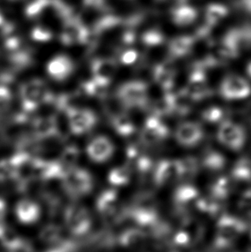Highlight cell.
Returning a JSON list of instances; mask_svg holds the SVG:
<instances>
[{"mask_svg": "<svg viewBox=\"0 0 251 252\" xmlns=\"http://www.w3.org/2000/svg\"><path fill=\"white\" fill-rule=\"evenodd\" d=\"M116 70V63L109 59H98L92 63V72L94 75L93 79L105 85L109 84Z\"/></svg>", "mask_w": 251, "mask_h": 252, "instance_id": "cell-12", "label": "cell"}, {"mask_svg": "<svg viewBox=\"0 0 251 252\" xmlns=\"http://www.w3.org/2000/svg\"><path fill=\"white\" fill-rule=\"evenodd\" d=\"M91 34L78 17H74L64 21V25L61 34V41L65 46L84 44L88 41Z\"/></svg>", "mask_w": 251, "mask_h": 252, "instance_id": "cell-4", "label": "cell"}, {"mask_svg": "<svg viewBox=\"0 0 251 252\" xmlns=\"http://www.w3.org/2000/svg\"><path fill=\"white\" fill-rule=\"evenodd\" d=\"M118 24H120L119 17L111 16V15L104 16L95 22L94 25V32L95 34H100L104 31H108L109 29H112Z\"/></svg>", "mask_w": 251, "mask_h": 252, "instance_id": "cell-22", "label": "cell"}, {"mask_svg": "<svg viewBox=\"0 0 251 252\" xmlns=\"http://www.w3.org/2000/svg\"><path fill=\"white\" fill-rule=\"evenodd\" d=\"M109 178L110 183L116 185L126 184L129 179L128 170L125 168H116L110 172Z\"/></svg>", "mask_w": 251, "mask_h": 252, "instance_id": "cell-26", "label": "cell"}, {"mask_svg": "<svg viewBox=\"0 0 251 252\" xmlns=\"http://www.w3.org/2000/svg\"><path fill=\"white\" fill-rule=\"evenodd\" d=\"M74 71V62L67 55H56L47 65V73L57 82H64L73 74Z\"/></svg>", "mask_w": 251, "mask_h": 252, "instance_id": "cell-5", "label": "cell"}, {"mask_svg": "<svg viewBox=\"0 0 251 252\" xmlns=\"http://www.w3.org/2000/svg\"><path fill=\"white\" fill-rule=\"evenodd\" d=\"M118 95L126 105H140L146 100V87L139 83H129L120 88Z\"/></svg>", "mask_w": 251, "mask_h": 252, "instance_id": "cell-8", "label": "cell"}, {"mask_svg": "<svg viewBox=\"0 0 251 252\" xmlns=\"http://www.w3.org/2000/svg\"><path fill=\"white\" fill-rule=\"evenodd\" d=\"M163 34L159 31H147L143 35L142 40L146 44L154 45L160 44L163 41Z\"/></svg>", "mask_w": 251, "mask_h": 252, "instance_id": "cell-27", "label": "cell"}, {"mask_svg": "<svg viewBox=\"0 0 251 252\" xmlns=\"http://www.w3.org/2000/svg\"><path fill=\"white\" fill-rule=\"evenodd\" d=\"M245 6L251 12V0H245Z\"/></svg>", "mask_w": 251, "mask_h": 252, "instance_id": "cell-32", "label": "cell"}, {"mask_svg": "<svg viewBox=\"0 0 251 252\" xmlns=\"http://www.w3.org/2000/svg\"><path fill=\"white\" fill-rule=\"evenodd\" d=\"M4 24V20H3V15L0 12V26H2Z\"/></svg>", "mask_w": 251, "mask_h": 252, "instance_id": "cell-33", "label": "cell"}, {"mask_svg": "<svg viewBox=\"0 0 251 252\" xmlns=\"http://www.w3.org/2000/svg\"><path fill=\"white\" fill-rule=\"evenodd\" d=\"M47 1H48V2H50V3H51L52 4V3H53V2L55 1V0H47Z\"/></svg>", "mask_w": 251, "mask_h": 252, "instance_id": "cell-34", "label": "cell"}, {"mask_svg": "<svg viewBox=\"0 0 251 252\" xmlns=\"http://www.w3.org/2000/svg\"><path fill=\"white\" fill-rule=\"evenodd\" d=\"M114 125H115V127L117 129V131L120 133H123V134H127L132 130V125H131L128 119L123 117V116L117 118L115 121Z\"/></svg>", "mask_w": 251, "mask_h": 252, "instance_id": "cell-28", "label": "cell"}, {"mask_svg": "<svg viewBox=\"0 0 251 252\" xmlns=\"http://www.w3.org/2000/svg\"><path fill=\"white\" fill-rule=\"evenodd\" d=\"M5 211V204L1 199H0V215L3 214V212Z\"/></svg>", "mask_w": 251, "mask_h": 252, "instance_id": "cell-31", "label": "cell"}, {"mask_svg": "<svg viewBox=\"0 0 251 252\" xmlns=\"http://www.w3.org/2000/svg\"><path fill=\"white\" fill-rule=\"evenodd\" d=\"M136 57H137V53L133 50H129L124 53L122 60L126 64H129V63H132L133 61H135Z\"/></svg>", "mask_w": 251, "mask_h": 252, "instance_id": "cell-30", "label": "cell"}, {"mask_svg": "<svg viewBox=\"0 0 251 252\" xmlns=\"http://www.w3.org/2000/svg\"><path fill=\"white\" fill-rule=\"evenodd\" d=\"M219 139L225 146L238 149L244 144L245 133L241 127L237 125L230 123H224L219 132Z\"/></svg>", "mask_w": 251, "mask_h": 252, "instance_id": "cell-9", "label": "cell"}, {"mask_svg": "<svg viewBox=\"0 0 251 252\" xmlns=\"http://www.w3.org/2000/svg\"><path fill=\"white\" fill-rule=\"evenodd\" d=\"M10 1H13V2H16V1H21V0H10Z\"/></svg>", "mask_w": 251, "mask_h": 252, "instance_id": "cell-35", "label": "cell"}, {"mask_svg": "<svg viewBox=\"0 0 251 252\" xmlns=\"http://www.w3.org/2000/svg\"><path fill=\"white\" fill-rule=\"evenodd\" d=\"M16 214L21 221L30 224L37 220L41 215V209L36 202L30 199H24L17 203Z\"/></svg>", "mask_w": 251, "mask_h": 252, "instance_id": "cell-11", "label": "cell"}, {"mask_svg": "<svg viewBox=\"0 0 251 252\" xmlns=\"http://www.w3.org/2000/svg\"><path fill=\"white\" fill-rule=\"evenodd\" d=\"M12 102V94L6 85H0V114L9 110Z\"/></svg>", "mask_w": 251, "mask_h": 252, "instance_id": "cell-24", "label": "cell"}, {"mask_svg": "<svg viewBox=\"0 0 251 252\" xmlns=\"http://www.w3.org/2000/svg\"><path fill=\"white\" fill-rule=\"evenodd\" d=\"M62 187L65 194L72 199L85 197L93 189L94 182L92 174L84 168L68 169L62 177Z\"/></svg>", "mask_w": 251, "mask_h": 252, "instance_id": "cell-2", "label": "cell"}, {"mask_svg": "<svg viewBox=\"0 0 251 252\" xmlns=\"http://www.w3.org/2000/svg\"><path fill=\"white\" fill-rule=\"evenodd\" d=\"M34 133L38 139H48L55 136L58 132L57 122L54 117H46L34 122Z\"/></svg>", "mask_w": 251, "mask_h": 252, "instance_id": "cell-15", "label": "cell"}, {"mask_svg": "<svg viewBox=\"0 0 251 252\" xmlns=\"http://www.w3.org/2000/svg\"><path fill=\"white\" fill-rule=\"evenodd\" d=\"M68 125L75 135L89 133L97 123V116L92 109L73 107L66 112Z\"/></svg>", "mask_w": 251, "mask_h": 252, "instance_id": "cell-3", "label": "cell"}, {"mask_svg": "<svg viewBox=\"0 0 251 252\" xmlns=\"http://www.w3.org/2000/svg\"><path fill=\"white\" fill-rule=\"evenodd\" d=\"M51 3L47 0H32L28 3L25 14L28 17L34 18L39 17L47 7L50 6Z\"/></svg>", "mask_w": 251, "mask_h": 252, "instance_id": "cell-21", "label": "cell"}, {"mask_svg": "<svg viewBox=\"0 0 251 252\" xmlns=\"http://www.w3.org/2000/svg\"><path fill=\"white\" fill-rule=\"evenodd\" d=\"M183 173V165L179 162L168 161L160 164L157 179L159 183H168L177 179Z\"/></svg>", "mask_w": 251, "mask_h": 252, "instance_id": "cell-14", "label": "cell"}, {"mask_svg": "<svg viewBox=\"0 0 251 252\" xmlns=\"http://www.w3.org/2000/svg\"><path fill=\"white\" fill-rule=\"evenodd\" d=\"M196 17L197 11L195 9L187 5L177 8L174 10L172 14L174 23L180 26H186L192 24L196 19Z\"/></svg>", "mask_w": 251, "mask_h": 252, "instance_id": "cell-16", "label": "cell"}, {"mask_svg": "<svg viewBox=\"0 0 251 252\" xmlns=\"http://www.w3.org/2000/svg\"><path fill=\"white\" fill-rule=\"evenodd\" d=\"M166 128L162 126L157 120L151 119L146 125L144 138L148 142H155L157 140L163 139L166 135Z\"/></svg>", "mask_w": 251, "mask_h": 252, "instance_id": "cell-17", "label": "cell"}, {"mask_svg": "<svg viewBox=\"0 0 251 252\" xmlns=\"http://www.w3.org/2000/svg\"><path fill=\"white\" fill-rule=\"evenodd\" d=\"M106 0H84V4L85 7L90 9H103L105 7Z\"/></svg>", "mask_w": 251, "mask_h": 252, "instance_id": "cell-29", "label": "cell"}, {"mask_svg": "<svg viewBox=\"0 0 251 252\" xmlns=\"http://www.w3.org/2000/svg\"><path fill=\"white\" fill-rule=\"evenodd\" d=\"M17 176V164L14 160L13 157L0 160V182L16 179Z\"/></svg>", "mask_w": 251, "mask_h": 252, "instance_id": "cell-19", "label": "cell"}, {"mask_svg": "<svg viewBox=\"0 0 251 252\" xmlns=\"http://www.w3.org/2000/svg\"><path fill=\"white\" fill-rule=\"evenodd\" d=\"M202 132L200 126L192 123L182 124L177 132V139L182 145L192 146L200 140Z\"/></svg>", "mask_w": 251, "mask_h": 252, "instance_id": "cell-13", "label": "cell"}, {"mask_svg": "<svg viewBox=\"0 0 251 252\" xmlns=\"http://www.w3.org/2000/svg\"><path fill=\"white\" fill-rule=\"evenodd\" d=\"M79 157V151L77 147L71 146L67 147L64 150V153L62 154V166H67L68 169L74 167V164L76 160Z\"/></svg>", "mask_w": 251, "mask_h": 252, "instance_id": "cell-23", "label": "cell"}, {"mask_svg": "<svg viewBox=\"0 0 251 252\" xmlns=\"http://www.w3.org/2000/svg\"><path fill=\"white\" fill-rule=\"evenodd\" d=\"M193 41L189 36H180L175 38L170 43V50L174 55H184L189 51L190 48L193 45Z\"/></svg>", "mask_w": 251, "mask_h": 252, "instance_id": "cell-20", "label": "cell"}, {"mask_svg": "<svg viewBox=\"0 0 251 252\" xmlns=\"http://www.w3.org/2000/svg\"><path fill=\"white\" fill-rule=\"evenodd\" d=\"M251 88L245 79L231 76L224 80L222 92L227 98H242L249 95Z\"/></svg>", "mask_w": 251, "mask_h": 252, "instance_id": "cell-10", "label": "cell"}, {"mask_svg": "<svg viewBox=\"0 0 251 252\" xmlns=\"http://www.w3.org/2000/svg\"><path fill=\"white\" fill-rule=\"evenodd\" d=\"M19 96L23 109L27 113L33 112L54 99L48 85L41 79H32L24 83L19 90Z\"/></svg>", "mask_w": 251, "mask_h": 252, "instance_id": "cell-1", "label": "cell"}, {"mask_svg": "<svg viewBox=\"0 0 251 252\" xmlns=\"http://www.w3.org/2000/svg\"><path fill=\"white\" fill-rule=\"evenodd\" d=\"M31 38L38 42H47L53 37L51 31L44 26H36L31 31Z\"/></svg>", "mask_w": 251, "mask_h": 252, "instance_id": "cell-25", "label": "cell"}, {"mask_svg": "<svg viewBox=\"0 0 251 252\" xmlns=\"http://www.w3.org/2000/svg\"><path fill=\"white\" fill-rule=\"evenodd\" d=\"M65 222L72 232H84L91 225V215L87 208L81 205L71 204L65 211Z\"/></svg>", "mask_w": 251, "mask_h": 252, "instance_id": "cell-6", "label": "cell"}, {"mask_svg": "<svg viewBox=\"0 0 251 252\" xmlns=\"http://www.w3.org/2000/svg\"><path fill=\"white\" fill-rule=\"evenodd\" d=\"M86 154L93 162L104 163L112 157L114 145L107 137H95L87 145Z\"/></svg>", "mask_w": 251, "mask_h": 252, "instance_id": "cell-7", "label": "cell"}, {"mask_svg": "<svg viewBox=\"0 0 251 252\" xmlns=\"http://www.w3.org/2000/svg\"><path fill=\"white\" fill-rule=\"evenodd\" d=\"M226 7L220 3H212L207 6L206 10V20L208 25H214L223 20L227 16Z\"/></svg>", "mask_w": 251, "mask_h": 252, "instance_id": "cell-18", "label": "cell"}]
</instances>
